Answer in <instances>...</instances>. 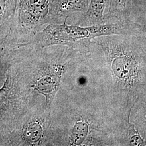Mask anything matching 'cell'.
I'll use <instances>...</instances> for the list:
<instances>
[{"label":"cell","instance_id":"6da1fadb","mask_svg":"<svg viewBox=\"0 0 146 146\" xmlns=\"http://www.w3.org/2000/svg\"><path fill=\"white\" fill-rule=\"evenodd\" d=\"M101 50L104 96L131 115L146 108V34L113 35L92 40Z\"/></svg>","mask_w":146,"mask_h":146},{"label":"cell","instance_id":"7a4b0ae2","mask_svg":"<svg viewBox=\"0 0 146 146\" xmlns=\"http://www.w3.org/2000/svg\"><path fill=\"white\" fill-rule=\"evenodd\" d=\"M146 32L145 22L134 17L114 23L88 26L70 25L65 22L61 24L48 25L34 36L33 41L42 48L55 45L72 46L79 42L99 37L143 34Z\"/></svg>","mask_w":146,"mask_h":146},{"label":"cell","instance_id":"3957f363","mask_svg":"<svg viewBox=\"0 0 146 146\" xmlns=\"http://www.w3.org/2000/svg\"><path fill=\"white\" fill-rule=\"evenodd\" d=\"M50 0H19L11 33L18 40H30L50 21Z\"/></svg>","mask_w":146,"mask_h":146},{"label":"cell","instance_id":"277c9868","mask_svg":"<svg viewBox=\"0 0 146 146\" xmlns=\"http://www.w3.org/2000/svg\"><path fill=\"white\" fill-rule=\"evenodd\" d=\"M37 70L31 87L45 96L47 106H49L61 84L63 67L60 64H48Z\"/></svg>","mask_w":146,"mask_h":146},{"label":"cell","instance_id":"5b68a950","mask_svg":"<svg viewBox=\"0 0 146 146\" xmlns=\"http://www.w3.org/2000/svg\"><path fill=\"white\" fill-rule=\"evenodd\" d=\"M89 0H50V23L61 24L67 22L72 13L83 15L88 10ZM80 16V17H81Z\"/></svg>","mask_w":146,"mask_h":146},{"label":"cell","instance_id":"8992f818","mask_svg":"<svg viewBox=\"0 0 146 146\" xmlns=\"http://www.w3.org/2000/svg\"><path fill=\"white\" fill-rule=\"evenodd\" d=\"M110 0H89L88 10L80 17L76 25L88 26L104 23Z\"/></svg>","mask_w":146,"mask_h":146},{"label":"cell","instance_id":"52a82bcc","mask_svg":"<svg viewBox=\"0 0 146 146\" xmlns=\"http://www.w3.org/2000/svg\"><path fill=\"white\" fill-rule=\"evenodd\" d=\"M19 0H0V35L8 34L14 26Z\"/></svg>","mask_w":146,"mask_h":146},{"label":"cell","instance_id":"ba28073f","mask_svg":"<svg viewBox=\"0 0 146 146\" xmlns=\"http://www.w3.org/2000/svg\"><path fill=\"white\" fill-rule=\"evenodd\" d=\"M132 0H110V5L104 17V23H114L133 17Z\"/></svg>","mask_w":146,"mask_h":146},{"label":"cell","instance_id":"9c48e42d","mask_svg":"<svg viewBox=\"0 0 146 146\" xmlns=\"http://www.w3.org/2000/svg\"><path fill=\"white\" fill-rule=\"evenodd\" d=\"M44 135V130L41 121L31 120L27 123L21 131V138L30 145L39 144Z\"/></svg>","mask_w":146,"mask_h":146},{"label":"cell","instance_id":"30bf717a","mask_svg":"<svg viewBox=\"0 0 146 146\" xmlns=\"http://www.w3.org/2000/svg\"><path fill=\"white\" fill-rule=\"evenodd\" d=\"M14 52V47L5 38L0 41V87L5 81L9 66V60Z\"/></svg>","mask_w":146,"mask_h":146},{"label":"cell","instance_id":"8fae6325","mask_svg":"<svg viewBox=\"0 0 146 146\" xmlns=\"http://www.w3.org/2000/svg\"><path fill=\"white\" fill-rule=\"evenodd\" d=\"M123 146H146V140L131 121L125 130Z\"/></svg>","mask_w":146,"mask_h":146},{"label":"cell","instance_id":"7c38bea8","mask_svg":"<svg viewBox=\"0 0 146 146\" xmlns=\"http://www.w3.org/2000/svg\"><path fill=\"white\" fill-rule=\"evenodd\" d=\"M130 121L146 141V108H136L131 110Z\"/></svg>","mask_w":146,"mask_h":146},{"label":"cell","instance_id":"4fadbf2b","mask_svg":"<svg viewBox=\"0 0 146 146\" xmlns=\"http://www.w3.org/2000/svg\"><path fill=\"white\" fill-rule=\"evenodd\" d=\"M2 37H3L2 36H1V35H0V39H1Z\"/></svg>","mask_w":146,"mask_h":146}]
</instances>
